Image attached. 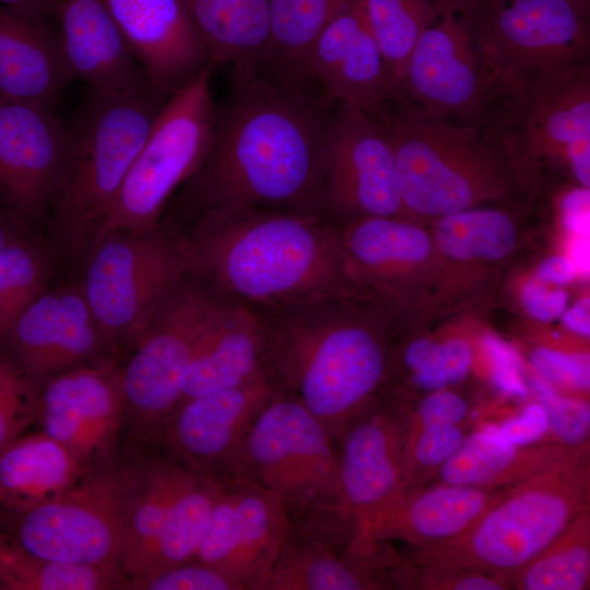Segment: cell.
<instances>
[{
    "instance_id": "4dcf8cb0",
    "label": "cell",
    "mask_w": 590,
    "mask_h": 590,
    "mask_svg": "<svg viewBox=\"0 0 590 590\" xmlns=\"http://www.w3.org/2000/svg\"><path fill=\"white\" fill-rule=\"evenodd\" d=\"M90 470L42 430L22 436L0 452V508L19 512L51 500Z\"/></svg>"
},
{
    "instance_id": "8d00e7d4",
    "label": "cell",
    "mask_w": 590,
    "mask_h": 590,
    "mask_svg": "<svg viewBox=\"0 0 590 590\" xmlns=\"http://www.w3.org/2000/svg\"><path fill=\"white\" fill-rule=\"evenodd\" d=\"M220 488L221 483L215 479L202 473L197 475L174 504L146 569L139 578L193 558Z\"/></svg>"
},
{
    "instance_id": "5b68a950",
    "label": "cell",
    "mask_w": 590,
    "mask_h": 590,
    "mask_svg": "<svg viewBox=\"0 0 590 590\" xmlns=\"http://www.w3.org/2000/svg\"><path fill=\"white\" fill-rule=\"evenodd\" d=\"M246 479L280 500L290 527L334 546L356 533L347 507L333 440L299 402L275 392L247 438Z\"/></svg>"
},
{
    "instance_id": "d6986e66",
    "label": "cell",
    "mask_w": 590,
    "mask_h": 590,
    "mask_svg": "<svg viewBox=\"0 0 590 590\" xmlns=\"http://www.w3.org/2000/svg\"><path fill=\"white\" fill-rule=\"evenodd\" d=\"M70 129L54 108L0 101V201L19 219L52 208L70 156Z\"/></svg>"
},
{
    "instance_id": "f546056e",
    "label": "cell",
    "mask_w": 590,
    "mask_h": 590,
    "mask_svg": "<svg viewBox=\"0 0 590 590\" xmlns=\"http://www.w3.org/2000/svg\"><path fill=\"white\" fill-rule=\"evenodd\" d=\"M198 474L165 450L137 462L120 559L130 581L145 571L174 504Z\"/></svg>"
},
{
    "instance_id": "9f6ffc18",
    "label": "cell",
    "mask_w": 590,
    "mask_h": 590,
    "mask_svg": "<svg viewBox=\"0 0 590 590\" xmlns=\"http://www.w3.org/2000/svg\"><path fill=\"white\" fill-rule=\"evenodd\" d=\"M15 220L19 219L0 201V250L17 239L14 235Z\"/></svg>"
},
{
    "instance_id": "7bdbcfd3",
    "label": "cell",
    "mask_w": 590,
    "mask_h": 590,
    "mask_svg": "<svg viewBox=\"0 0 590 590\" xmlns=\"http://www.w3.org/2000/svg\"><path fill=\"white\" fill-rule=\"evenodd\" d=\"M463 438L459 425L408 428L404 495L417 489L420 482L430 472L438 471L458 449Z\"/></svg>"
},
{
    "instance_id": "d590c367",
    "label": "cell",
    "mask_w": 590,
    "mask_h": 590,
    "mask_svg": "<svg viewBox=\"0 0 590 590\" xmlns=\"http://www.w3.org/2000/svg\"><path fill=\"white\" fill-rule=\"evenodd\" d=\"M129 586L119 566L45 558L8 540L0 557V590H120Z\"/></svg>"
},
{
    "instance_id": "d4e9b609",
    "label": "cell",
    "mask_w": 590,
    "mask_h": 590,
    "mask_svg": "<svg viewBox=\"0 0 590 590\" xmlns=\"http://www.w3.org/2000/svg\"><path fill=\"white\" fill-rule=\"evenodd\" d=\"M57 21L73 74L90 91L128 95L151 90L105 0H59Z\"/></svg>"
},
{
    "instance_id": "db71d44e",
    "label": "cell",
    "mask_w": 590,
    "mask_h": 590,
    "mask_svg": "<svg viewBox=\"0 0 590 590\" xmlns=\"http://www.w3.org/2000/svg\"><path fill=\"white\" fill-rule=\"evenodd\" d=\"M0 4L35 17L58 20L59 0H0Z\"/></svg>"
},
{
    "instance_id": "11a10c76",
    "label": "cell",
    "mask_w": 590,
    "mask_h": 590,
    "mask_svg": "<svg viewBox=\"0 0 590 590\" xmlns=\"http://www.w3.org/2000/svg\"><path fill=\"white\" fill-rule=\"evenodd\" d=\"M563 322L574 332L589 337V300L581 299L578 304L564 311Z\"/></svg>"
},
{
    "instance_id": "74e56055",
    "label": "cell",
    "mask_w": 590,
    "mask_h": 590,
    "mask_svg": "<svg viewBox=\"0 0 590 590\" xmlns=\"http://www.w3.org/2000/svg\"><path fill=\"white\" fill-rule=\"evenodd\" d=\"M367 25L386 61L390 96L398 90L413 48L434 21L432 0H358Z\"/></svg>"
},
{
    "instance_id": "30bf717a",
    "label": "cell",
    "mask_w": 590,
    "mask_h": 590,
    "mask_svg": "<svg viewBox=\"0 0 590 590\" xmlns=\"http://www.w3.org/2000/svg\"><path fill=\"white\" fill-rule=\"evenodd\" d=\"M502 95L548 69L589 62V0H458Z\"/></svg>"
},
{
    "instance_id": "8fae6325",
    "label": "cell",
    "mask_w": 590,
    "mask_h": 590,
    "mask_svg": "<svg viewBox=\"0 0 590 590\" xmlns=\"http://www.w3.org/2000/svg\"><path fill=\"white\" fill-rule=\"evenodd\" d=\"M223 296L188 274L164 297L134 338L122 370L125 418L134 439L155 445L180 399V380Z\"/></svg>"
},
{
    "instance_id": "4316f807",
    "label": "cell",
    "mask_w": 590,
    "mask_h": 590,
    "mask_svg": "<svg viewBox=\"0 0 590 590\" xmlns=\"http://www.w3.org/2000/svg\"><path fill=\"white\" fill-rule=\"evenodd\" d=\"M499 491L437 484L413 491L378 515L355 541L401 540L427 548L463 534L488 507Z\"/></svg>"
},
{
    "instance_id": "44dd1931",
    "label": "cell",
    "mask_w": 590,
    "mask_h": 590,
    "mask_svg": "<svg viewBox=\"0 0 590 590\" xmlns=\"http://www.w3.org/2000/svg\"><path fill=\"white\" fill-rule=\"evenodd\" d=\"M105 2L151 91L161 99L166 102L212 66L181 0Z\"/></svg>"
},
{
    "instance_id": "7402d4cb",
    "label": "cell",
    "mask_w": 590,
    "mask_h": 590,
    "mask_svg": "<svg viewBox=\"0 0 590 590\" xmlns=\"http://www.w3.org/2000/svg\"><path fill=\"white\" fill-rule=\"evenodd\" d=\"M99 331L83 292L40 293L0 340L21 371L39 386L83 362L97 347Z\"/></svg>"
},
{
    "instance_id": "8992f818",
    "label": "cell",
    "mask_w": 590,
    "mask_h": 590,
    "mask_svg": "<svg viewBox=\"0 0 590 590\" xmlns=\"http://www.w3.org/2000/svg\"><path fill=\"white\" fill-rule=\"evenodd\" d=\"M589 453L508 486L460 536L418 550L425 564L514 576L589 508Z\"/></svg>"
},
{
    "instance_id": "ba28073f",
    "label": "cell",
    "mask_w": 590,
    "mask_h": 590,
    "mask_svg": "<svg viewBox=\"0 0 590 590\" xmlns=\"http://www.w3.org/2000/svg\"><path fill=\"white\" fill-rule=\"evenodd\" d=\"M488 129L526 188L545 165L565 166L590 186V66L545 70L505 92Z\"/></svg>"
},
{
    "instance_id": "1f68e13d",
    "label": "cell",
    "mask_w": 590,
    "mask_h": 590,
    "mask_svg": "<svg viewBox=\"0 0 590 590\" xmlns=\"http://www.w3.org/2000/svg\"><path fill=\"white\" fill-rule=\"evenodd\" d=\"M213 67L259 72L270 39L269 0H181Z\"/></svg>"
},
{
    "instance_id": "9a60e30c",
    "label": "cell",
    "mask_w": 590,
    "mask_h": 590,
    "mask_svg": "<svg viewBox=\"0 0 590 590\" xmlns=\"http://www.w3.org/2000/svg\"><path fill=\"white\" fill-rule=\"evenodd\" d=\"M324 216L343 226L366 217H402L393 148L374 115L341 105L323 155Z\"/></svg>"
},
{
    "instance_id": "60d3db41",
    "label": "cell",
    "mask_w": 590,
    "mask_h": 590,
    "mask_svg": "<svg viewBox=\"0 0 590 590\" xmlns=\"http://www.w3.org/2000/svg\"><path fill=\"white\" fill-rule=\"evenodd\" d=\"M46 263L28 243L15 239L0 250V340L44 292Z\"/></svg>"
},
{
    "instance_id": "6da1fadb",
    "label": "cell",
    "mask_w": 590,
    "mask_h": 590,
    "mask_svg": "<svg viewBox=\"0 0 590 590\" xmlns=\"http://www.w3.org/2000/svg\"><path fill=\"white\" fill-rule=\"evenodd\" d=\"M330 103L259 72L233 76L227 99L215 107L209 151L185 182L186 209L197 216L248 206L326 217Z\"/></svg>"
},
{
    "instance_id": "7a4b0ae2",
    "label": "cell",
    "mask_w": 590,
    "mask_h": 590,
    "mask_svg": "<svg viewBox=\"0 0 590 590\" xmlns=\"http://www.w3.org/2000/svg\"><path fill=\"white\" fill-rule=\"evenodd\" d=\"M262 370L333 442L357 414L388 393L391 311L364 295H338L257 312Z\"/></svg>"
},
{
    "instance_id": "cb8c5ba5",
    "label": "cell",
    "mask_w": 590,
    "mask_h": 590,
    "mask_svg": "<svg viewBox=\"0 0 590 590\" xmlns=\"http://www.w3.org/2000/svg\"><path fill=\"white\" fill-rule=\"evenodd\" d=\"M347 275L391 311L410 278L436 251L432 235L404 217H366L341 226Z\"/></svg>"
},
{
    "instance_id": "9c48e42d",
    "label": "cell",
    "mask_w": 590,
    "mask_h": 590,
    "mask_svg": "<svg viewBox=\"0 0 590 590\" xmlns=\"http://www.w3.org/2000/svg\"><path fill=\"white\" fill-rule=\"evenodd\" d=\"M213 68H204L165 102L87 249L110 234L144 232L160 225L170 196L192 176L209 151L215 114Z\"/></svg>"
},
{
    "instance_id": "f6af8a7d",
    "label": "cell",
    "mask_w": 590,
    "mask_h": 590,
    "mask_svg": "<svg viewBox=\"0 0 590 590\" xmlns=\"http://www.w3.org/2000/svg\"><path fill=\"white\" fill-rule=\"evenodd\" d=\"M541 405L544 408L550 429L568 448L588 447L590 409L586 401L558 397L550 388L538 384Z\"/></svg>"
},
{
    "instance_id": "836d02e7",
    "label": "cell",
    "mask_w": 590,
    "mask_h": 590,
    "mask_svg": "<svg viewBox=\"0 0 590 590\" xmlns=\"http://www.w3.org/2000/svg\"><path fill=\"white\" fill-rule=\"evenodd\" d=\"M290 526L269 573L252 590H366L376 583L344 552Z\"/></svg>"
},
{
    "instance_id": "7c38bea8",
    "label": "cell",
    "mask_w": 590,
    "mask_h": 590,
    "mask_svg": "<svg viewBox=\"0 0 590 590\" xmlns=\"http://www.w3.org/2000/svg\"><path fill=\"white\" fill-rule=\"evenodd\" d=\"M137 462L114 458L61 495L12 516L7 540L25 552L73 563L116 565L121 551Z\"/></svg>"
},
{
    "instance_id": "277c9868",
    "label": "cell",
    "mask_w": 590,
    "mask_h": 590,
    "mask_svg": "<svg viewBox=\"0 0 590 590\" xmlns=\"http://www.w3.org/2000/svg\"><path fill=\"white\" fill-rule=\"evenodd\" d=\"M374 116L393 148L404 219L430 222L506 204L526 190L503 144L484 126L437 118L400 96L390 97Z\"/></svg>"
},
{
    "instance_id": "4fadbf2b",
    "label": "cell",
    "mask_w": 590,
    "mask_h": 590,
    "mask_svg": "<svg viewBox=\"0 0 590 590\" xmlns=\"http://www.w3.org/2000/svg\"><path fill=\"white\" fill-rule=\"evenodd\" d=\"M189 274L181 236L160 225L103 237L88 249L83 294L99 333L135 338Z\"/></svg>"
},
{
    "instance_id": "ee69618b",
    "label": "cell",
    "mask_w": 590,
    "mask_h": 590,
    "mask_svg": "<svg viewBox=\"0 0 590 590\" xmlns=\"http://www.w3.org/2000/svg\"><path fill=\"white\" fill-rule=\"evenodd\" d=\"M132 590H243L223 571L190 559L174 567L130 581Z\"/></svg>"
},
{
    "instance_id": "6f0895ef",
    "label": "cell",
    "mask_w": 590,
    "mask_h": 590,
    "mask_svg": "<svg viewBox=\"0 0 590 590\" xmlns=\"http://www.w3.org/2000/svg\"><path fill=\"white\" fill-rule=\"evenodd\" d=\"M7 544V536L0 531V557Z\"/></svg>"
},
{
    "instance_id": "d6a6232c",
    "label": "cell",
    "mask_w": 590,
    "mask_h": 590,
    "mask_svg": "<svg viewBox=\"0 0 590 590\" xmlns=\"http://www.w3.org/2000/svg\"><path fill=\"white\" fill-rule=\"evenodd\" d=\"M352 1L269 0L270 39L259 73L312 88L308 72L310 49L322 30Z\"/></svg>"
},
{
    "instance_id": "681fc988",
    "label": "cell",
    "mask_w": 590,
    "mask_h": 590,
    "mask_svg": "<svg viewBox=\"0 0 590 590\" xmlns=\"http://www.w3.org/2000/svg\"><path fill=\"white\" fill-rule=\"evenodd\" d=\"M491 426L503 439L516 447L536 444L550 429L541 403L528 404L519 415Z\"/></svg>"
},
{
    "instance_id": "816d5d0a",
    "label": "cell",
    "mask_w": 590,
    "mask_h": 590,
    "mask_svg": "<svg viewBox=\"0 0 590 590\" xmlns=\"http://www.w3.org/2000/svg\"><path fill=\"white\" fill-rule=\"evenodd\" d=\"M487 349L492 359L493 380L498 389L508 396L524 397L527 389L519 375L514 352L495 340L488 341Z\"/></svg>"
},
{
    "instance_id": "f35d334b",
    "label": "cell",
    "mask_w": 590,
    "mask_h": 590,
    "mask_svg": "<svg viewBox=\"0 0 590 590\" xmlns=\"http://www.w3.org/2000/svg\"><path fill=\"white\" fill-rule=\"evenodd\" d=\"M590 579V512L585 509L511 579L521 590H583Z\"/></svg>"
},
{
    "instance_id": "f5cc1de1",
    "label": "cell",
    "mask_w": 590,
    "mask_h": 590,
    "mask_svg": "<svg viewBox=\"0 0 590 590\" xmlns=\"http://www.w3.org/2000/svg\"><path fill=\"white\" fill-rule=\"evenodd\" d=\"M576 275L577 268L569 258L552 256L541 262L535 280L554 286H565L574 281Z\"/></svg>"
},
{
    "instance_id": "ffe728a7",
    "label": "cell",
    "mask_w": 590,
    "mask_h": 590,
    "mask_svg": "<svg viewBox=\"0 0 590 590\" xmlns=\"http://www.w3.org/2000/svg\"><path fill=\"white\" fill-rule=\"evenodd\" d=\"M42 384L37 417L42 432L91 469L114 458L125 418L120 371L109 363L78 366Z\"/></svg>"
},
{
    "instance_id": "ac0fdd59",
    "label": "cell",
    "mask_w": 590,
    "mask_h": 590,
    "mask_svg": "<svg viewBox=\"0 0 590 590\" xmlns=\"http://www.w3.org/2000/svg\"><path fill=\"white\" fill-rule=\"evenodd\" d=\"M288 526L280 500L261 484L249 479L221 483L192 559L252 590L273 566Z\"/></svg>"
},
{
    "instance_id": "603a6c76",
    "label": "cell",
    "mask_w": 590,
    "mask_h": 590,
    "mask_svg": "<svg viewBox=\"0 0 590 590\" xmlns=\"http://www.w3.org/2000/svg\"><path fill=\"white\" fill-rule=\"evenodd\" d=\"M308 72L329 102L376 115L390 98L388 68L358 0L319 34L309 52Z\"/></svg>"
},
{
    "instance_id": "bcb514c9",
    "label": "cell",
    "mask_w": 590,
    "mask_h": 590,
    "mask_svg": "<svg viewBox=\"0 0 590 590\" xmlns=\"http://www.w3.org/2000/svg\"><path fill=\"white\" fill-rule=\"evenodd\" d=\"M530 358L535 370L550 382L577 391L589 390L588 353L538 347L531 353Z\"/></svg>"
},
{
    "instance_id": "f907efd6",
    "label": "cell",
    "mask_w": 590,
    "mask_h": 590,
    "mask_svg": "<svg viewBox=\"0 0 590 590\" xmlns=\"http://www.w3.org/2000/svg\"><path fill=\"white\" fill-rule=\"evenodd\" d=\"M522 302L535 320L550 322L562 317L567 309L568 295L559 286L534 279L524 286Z\"/></svg>"
},
{
    "instance_id": "f1b7e54d",
    "label": "cell",
    "mask_w": 590,
    "mask_h": 590,
    "mask_svg": "<svg viewBox=\"0 0 590 590\" xmlns=\"http://www.w3.org/2000/svg\"><path fill=\"white\" fill-rule=\"evenodd\" d=\"M588 448L562 444L516 447L487 425L463 438L437 471L438 484L500 489L562 467Z\"/></svg>"
},
{
    "instance_id": "3957f363",
    "label": "cell",
    "mask_w": 590,
    "mask_h": 590,
    "mask_svg": "<svg viewBox=\"0 0 590 590\" xmlns=\"http://www.w3.org/2000/svg\"><path fill=\"white\" fill-rule=\"evenodd\" d=\"M181 238L189 274L256 312L364 295L347 275L341 226L323 216L220 209L197 216Z\"/></svg>"
},
{
    "instance_id": "52a82bcc",
    "label": "cell",
    "mask_w": 590,
    "mask_h": 590,
    "mask_svg": "<svg viewBox=\"0 0 590 590\" xmlns=\"http://www.w3.org/2000/svg\"><path fill=\"white\" fill-rule=\"evenodd\" d=\"M164 104L151 90L128 95L88 90L69 128V163L52 204L55 224L74 250L88 247Z\"/></svg>"
},
{
    "instance_id": "2e32d148",
    "label": "cell",
    "mask_w": 590,
    "mask_h": 590,
    "mask_svg": "<svg viewBox=\"0 0 590 590\" xmlns=\"http://www.w3.org/2000/svg\"><path fill=\"white\" fill-rule=\"evenodd\" d=\"M275 394L263 370L245 382L182 401L155 445L220 483L246 479L247 438Z\"/></svg>"
},
{
    "instance_id": "83f0119b",
    "label": "cell",
    "mask_w": 590,
    "mask_h": 590,
    "mask_svg": "<svg viewBox=\"0 0 590 590\" xmlns=\"http://www.w3.org/2000/svg\"><path fill=\"white\" fill-rule=\"evenodd\" d=\"M260 371L259 316L249 307L224 297L182 374L179 403L238 386Z\"/></svg>"
},
{
    "instance_id": "ab89813d",
    "label": "cell",
    "mask_w": 590,
    "mask_h": 590,
    "mask_svg": "<svg viewBox=\"0 0 590 590\" xmlns=\"http://www.w3.org/2000/svg\"><path fill=\"white\" fill-rule=\"evenodd\" d=\"M472 361V347L463 339L441 342L416 339L400 350L392 345L391 377L402 371L412 386L434 392L461 382Z\"/></svg>"
},
{
    "instance_id": "e575fe53",
    "label": "cell",
    "mask_w": 590,
    "mask_h": 590,
    "mask_svg": "<svg viewBox=\"0 0 590 590\" xmlns=\"http://www.w3.org/2000/svg\"><path fill=\"white\" fill-rule=\"evenodd\" d=\"M430 222L436 251L457 262L503 260L516 249L519 240L515 217L498 206H475Z\"/></svg>"
},
{
    "instance_id": "5bb4252c",
    "label": "cell",
    "mask_w": 590,
    "mask_h": 590,
    "mask_svg": "<svg viewBox=\"0 0 590 590\" xmlns=\"http://www.w3.org/2000/svg\"><path fill=\"white\" fill-rule=\"evenodd\" d=\"M422 33L392 96L448 121L487 127L500 95L483 63L458 0H432Z\"/></svg>"
},
{
    "instance_id": "c3c4849f",
    "label": "cell",
    "mask_w": 590,
    "mask_h": 590,
    "mask_svg": "<svg viewBox=\"0 0 590 590\" xmlns=\"http://www.w3.org/2000/svg\"><path fill=\"white\" fill-rule=\"evenodd\" d=\"M426 589L451 590H503L508 585L498 577L451 567L442 564H426L422 574Z\"/></svg>"
},
{
    "instance_id": "b9f144b4",
    "label": "cell",
    "mask_w": 590,
    "mask_h": 590,
    "mask_svg": "<svg viewBox=\"0 0 590 590\" xmlns=\"http://www.w3.org/2000/svg\"><path fill=\"white\" fill-rule=\"evenodd\" d=\"M38 404L39 386L0 347V452L37 421Z\"/></svg>"
},
{
    "instance_id": "484cf974",
    "label": "cell",
    "mask_w": 590,
    "mask_h": 590,
    "mask_svg": "<svg viewBox=\"0 0 590 590\" xmlns=\"http://www.w3.org/2000/svg\"><path fill=\"white\" fill-rule=\"evenodd\" d=\"M74 78L48 20L0 4V101L54 108Z\"/></svg>"
},
{
    "instance_id": "7dc6e473",
    "label": "cell",
    "mask_w": 590,
    "mask_h": 590,
    "mask_svg": "<svg viewBox=\"0 0 590 590\" xmlns=\"http://www.w3.org/2000/svg\"><path fill=\"white\" fill-rule=\"evenodd\" d=\"M467 402L447 389L429 392L416 411L408 415V428L433 425H459L468 415Z\"/></svg>"
},
{
    "instance_id": "e0dca14e",
    "label": "cell",
    "mask_w": 590,
    "mask_h": 590,
    "mask_svg": "<svg viewBox=\"0 0 590 590\" xmlns=\"http://www.w3.org/2000/svg\"><path fill=\"white\" fill-rule=\"evenodd\" d=\"M408 415L386 393L352 418L334 442L343 494L362 536L396 504L406 485Z\"/></svg>"
}]
</instances>
